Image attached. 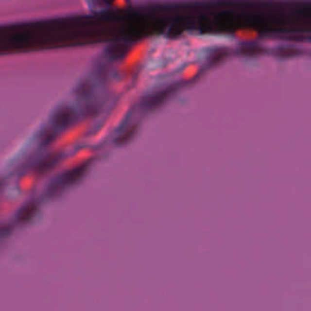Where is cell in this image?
<instances>
[{
	"label": "cell",
	"instance_id": "6da1fadb",
	"mask_svg": "<svg viewBox=\"0 0 311 311\" xmlns=\"http://www.w3.org/2000/svg\"><path fill=\"white\" fill-rule=\"evenodd\" d=\"M174 91H175V88L169 87L162 91L153 94L149 96L148 99H146L143 105L147 109H150V110L155 109L156 107L161 106L163 103H165L168 99H170V97L172 96Z\"/></svg>",
	"mask_w": 311,
	"mask_h": 311
},
{
	"label": "cell",
	"instance_id": "7a4b0ae2",
	"mask_svg": "<svg viewBox=\"0 0 311 311\" xmlns=\"http://www.w3.org/2000/svg\"><path fill=\"white\" fill-rule=\"evenodd\" d=\"M130 50V46L127 43H113L106 49L107 57L113 60L123 59Z\"/></svg>",
	"mask_w": 311,
	"mask_h": 311
},
{
	"label": "cell",
	"instance_id": "3957f363",
	"mask_svg": "<svg viewBox=\"0 0 311 311\" xmlns=\"http://www.w3.org/2000/svg\"><path fill=\"white\" fill-rule=\"evenodd\" d=\"M86 169H87V165H80L77 168H75L74 170H70L64 177L65 183L72 184V183L77 182L81 177H83V175L86 171Z\"/></svg>",
	"mask_w": 311,
	"mask_h": 311
},
{
	"label": "cell",
	"instance_id": "277c9868",
	"mask_svg": "<svg viewBox=\"0 0 311 311\" xmlns=\"http://www.w3.org/2000/svg\"><path fill=\"white\" fill-rule=\"evenodd\" d=\"M74 119H75L74 110L71 109L70 107H65L57 115V121L60 126L67 127L70 125L71 123L74 121Z\"/></svg>",
	"mask_w": 311,
	"mask_h": 311
},
{
	"label": "cell",
	"instance_id": "5b68a950",
	"mask_svg": "<svg viewBox=\"0 0 311 311\" xmlns=\"http://www.w3.org/2000/svg\"><path fill=\"white\" fill-rule=\"evenodd\" d=\"M92 92V85H91V83H89V82H87V81L83 82V83L81 84V86H79V88H78V93L81 95V97H84V98L89 96V95H91V93Z\"/></svg>",
	"mask_w": 311,
	"mask_h": 311
},
{
	"label": "cell",
	"instance_id": "8992f818",
	"mask_svg": "<svg viewBox=\"0 0 311 311\" xmlns=\"http://www.w3.org/2000/svg\"><path fill=\"white\" fill-rule=\"evenodd\" d=\"M261 50L259 48H256V47H249L246 48L245 50H243V53H245L246 55H256L260 53Z\"/></svg>",
	"mask_w": 311,
	"mask_h": 311
}]
</instances>
